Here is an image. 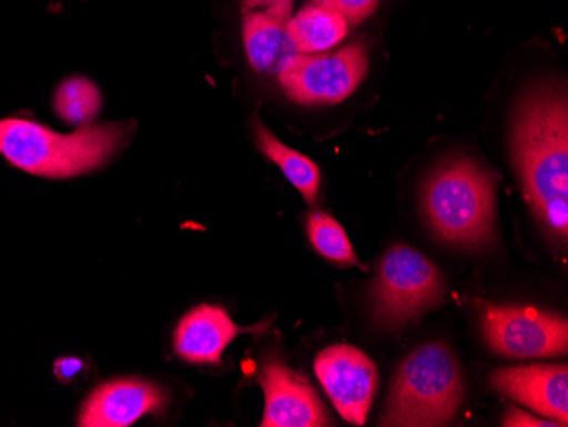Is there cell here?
Masks as SVG:
<instances>
[{
	"label": "cell",
	"instance_id": "obj_18",
	"mask_svg": "<svg viewBox=\"0 0 568 427\" xmlns=\"http://www.w3.org/2000/svg\"><path fill=\"white\" fill-rule=\"evenodd\" d=\"M322 4L335 9L346 18L349 24H359L378 8L379 0H318Z\"/></svg>",
	"mask_w": 568,
	"mask_h": 427
},
{
	"label": "cell",
	"instance_id": "obj_21",
	"mask_svg": "<svg viewBox=\"0 0 568 427\" xmlns=\"http://www.w3.org/2000/svg\"><path fill=\"white\" fill-rule=\"evenodd\" d=\"M84 363L77 358H62L55 363V373L60 380H72L77 373H81Z\"/></svg>",
	"mask_w": 568,
	"mask_h": 427
},
{
	"label": "cell",
	"instance_id": "obj_3",
	"mask_svg": "<svg viewBox=\"0 0 568 427\" xmlns=\"http://www.w3.org/2000/svg\"><path fill=\"white\" fill-rule=\"evenodd\" d=\"M424 210L437 237L462 247H484L494 235L496 180L471 159H453L427 181Z\"/></svg>",
	"mask_w": 568,
	"mask_h": 427
},
{
	"label": "cell",
	"instance_id": "obj_17",
	"mask_svg": "<svg viewBox=\"0 0 568 427\" xmlns=\"http://www.w3.org/2000/svg\"><path fill=\"white\" fill-rule=\"evenodd\" d=\"M308 237L322 256L339 264H356V254L346 231L332 216L312 213L308 216Z\"/></svg>",
	"mask_w": 568,
	"mask_h": 427
},
{
	"label": "cell",
	"instance_id": "obj_12",
	"mask_svg": "<svg viewBox=\"0 0 568 427\" xmlns=\"http://www.w3.org/2000/svg\"><path fill=\"white\" fill-rule=\"evenodd\" d=\"M260 327H241L219 305H200L187 312L175 329L174 347L193 365H220L223 353L235 337Z\"/></svg>",
	"mask_w": 568,
	"mask_h": 427
},
{
	"label": "cell",
	"instance_id": "obj_8",
	"mask_svg": "<svg viewBox=\"0 0 568 427\" xmlns=\"http://www.w3.org/2000/svg\"><path fill=\"white\" fill-rule=\"evenodd\" d=\"M315 373L337 413L363 426L378 390L375 363L349 344H335L317 356Z\"/></svg>",
	"mask_w": 568,
	"mask_h": 427
},
{
	"label": "cell",
	"instance_id": "obj_5",
	"mask_svg": "<svg viewBox=\"0 0 568 427\" xmlns=\"http://www.w3.org/2000/svg\"><path fill=\"white\" fill-rule=\"evenodd\" d=\"M443 276L423 254L394 245L379 264L372 286L373 318L383 329H400L443 298Z\"/></svg>",
	"mask_w": 568,
	"mask_h": 427
},
{
	"label": "cell",
	"instance_id": "obj_1",
	"mask_svg": "<svg viewBox=\"0 0 568 427\" xmlns=\"http://www.w3.org/2000/svg\"><path fill=\"white\" fill-rule=\"evenodd\" d=\"M513 155L526 200L550 234L568 231L567 95L541 89L523 101L513 129Z\"/></svg>",
	"mask_w": 568,
	"mask_h": 427
},
{
	"label": "cell",
	"instance_id": "obj_10",
	"mask_svg": "<svg viewBox=\"0 0 568 427\" xmlns=\"http://www.w3.org/2000/svg\"><path fill=\"white\" fill-rule=\"evenodd\" d=\"M494 390L536 410L560 426L568 424V369L565 365L500 368L490 378Z\"/></svg>",
	"mask_w": 568,
	"mask_h": 427
},
{
	"label": "cell",
	"instance_id": "obj_9",
	"mask_svg": "<svg viewBox=\"0 0 568 427\" xmlns=\"http://www.w3.org/2000/svg\"><path fill=\"white\" fill-rule=\"evenodd\" d=\"M257 382L266 397L263 427H322L332 426L331 416L317 392L305 376L293 372L280 359L263 363Z\"/></svg>",
	"mask_w": 568,
	"mask_h": 427
},
{
	"label": "cell",
	"instance_id": "obj_14",
	"mask_svg": "<svg viewBox=\"0 0 568 427\" xmlns=\"http://www.w3.org/2000/svg\"><path fill=\"white\" fill-rule=\"evenodd\" d=\"M288 31L298 53H324L347 37L349 22L341 12L315 0L290 18Z\"/></svg>",
	"mask_w": 568,
	"mask_h": 427
},
{
	"label": "cell",
	"instance_id": "obj_2",
	"mask_svg": "<svg viewBox=\"0 0 568 427\" xmlns=\"http://www.w3.org/2000/svg\"><path fill=\"white\" fill-rule=\"evenodd\" d=\"M128 139L123 123L85 124L59 133L34 121L0 120V154L14 167L48 180L88 174L108 164Z\"/></svg>",
	"mask_w": 568,
	"mask_h": 427
},
{
	"label": "cell",
	"instance_id": "obj_6",
	"mask_svg": "<svg viewBox=\"0 0 568 427\" xmlns=\"http://www.w3.org/2000/svg\"><path fill=\"white\" fill-rule=\"evenodd\" d=\"M368 72V50L354 43L331 53H298L280 82L292 101L305 106L337 104L349 98Z\"/></svg>",
	"mask_w": 568,
	"mask_h": 427
},
{
	"label": "cell",
	"instance_id": "obj_16",
	"mask_svg": "<svg viewBox=\"0 0 568 427\" xmlns=\"http://www.w3.org/2000/svg\"><path fill=\"white\" fill-rule=\"evenodd\" d=\"M101 92L85 78H70L59 85L53 99L57 114L73 126L92 124L101 110Z\"/></svg>",
	"mask_w": 568,
	"mask_h": 427
},
{
	"label": "cell",
	"instance_id": "obj_7",
	"mask_svg": "<svg viewBox=\"0 0 568 427\" xmlns=\"http://www.w3.org/2000/svg\"><path fill=\"white\" fill-rule=\"evenodd\" d=\"M481 333L490 349L507 358H554L567 353V321L536 308L485 305Z\"/></svg>",
	"mask_w": 568,
	"mask_h": 427
},
{
	"label": "cell",
	"instance_id": "obj_20",
	"mask_svg": "<svg viewBox=\"0 0 568 427\" xmlns=\"http://www.w3.org/2000/svg\"><path fill=\"white\" fill-rule=\"evenodd\" d=\"M244 9H270L292 18L293 0H244Z\"/></svg>",
	"mask_w": 568,
	"mask_h": 427
},
{
	"label": "cell",
	"instance_id": "obj_11",
	"mask_svg": "<svg viewBox=\"0 0 568 427\" xmlns=\"http://www.w3.org/2000/svg\"><path fill=\"white\" fill-rule=\"evenodd\" d=\"M164 388L152 382L123 378L92 392L79 416L82 427H126L165 406Z\"/></svg>",
	"mask_w": 568,
	"mask_h": 427
},
{
	"label": "cell",
	"instance_id": "obj_19",
	"mask_svg": "<svg viewBox=\"0 0 568 427\" xmlns=\"http://www.w3.org/2000/svg\"><path fill=\"white\" fill-rule=\"evenodd\" d=\"M503 426L506 427H555L560 426V423L551 419H538V417L531 416V414L525 413V410L509 409L507 416L504 417Z\"/></svg>",
	"mask_w": 568,
	"mask_h": 427
},
{
	"label": "cell",
	"instance_id": "obj_4",
	"mask_svg": "<svg viewBox=\"0 0 568 427\" xmlns=\"http://www.w3.org/2000/svg\"><path fill=\"white\" fill-rule=\"evenodd\" d=\"M463 378L445 344L414 350L398 368L383 416V426H443L458 413Z\"/></svg>",
	"mask_w": 568,
	"mask_h": 427
},
{
	"label": "cell",
	"instance_id": "obj_13",
	"mask_svg": "<svg viewBox=\"0 0 568 427\" xmlns=\"http://www.w3.org/2000/svg\"><path fill=\"white\" fill-rule=\"evenodd\" d=\"M290 18L270 9H244V43L257 72L280 75L298 55L288 31Z\"/></svg>",
	"mask_w": 568,
	"mask_h": 427
},
{
	"label": "cell",
	"instance_id": "obj_15",
	"mask_svg": "<svg viewBox=\"0 0 568 427\" xmlns=\"http://www.w3.org/2000/svg\"><path fill=\"white\" fill-rule=\"evenodd\" d=\"M254 130L255 142L263 150V154L283 171L286 180L302 193L306 203L315 205L322 181L318 165L314 161H310L298 150L290 149L288 145L280 142L277 136L273 135L261 121L255 123Z\"/></svg>",
	"mask_w": 568,
	"mask_h": 427
}]
</instances>
